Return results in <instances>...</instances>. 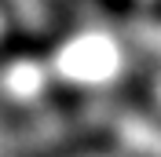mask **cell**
<instances>
[{
	"instance_id": "1",
	"label": "cell",
	"mask_w": 161,
	"mask_h": 157,
	"mask_svg": "<svg viewBox=\"0 0 161 157\" xmlns=\"http://www.w3.org/2000/svg\"><path fill=\"white\" fill-rule=\"evenodd\" d=\"M110 146V135H103V132H84V135H73L59 146L44 150V154H33V157H95L103 150Z\"/></svg>"
},
{
	"instance_id": "2",
	"label": "cell",
	"mask_w": 161,
	"mask_h": 157,
	"mask_svg": "<svg viewBox=\"0 0 161 157\" xmlns=\"http://www.w3.org/2000/svg\"><path fill=\"white\" fill-rule=\"evenodd\" d=\"M99 4L110 15H132V8H136V0H99Z\"/></svg>"
},
{
	"instance_id": "3",
	"label": "cell",
	"mask_w": 161,
	"mask_h": 157,
	"mask_svg": "<svg viewBox=\"0 0 161 157\" xmlns=\"http://www.w3.org/2000/svg\"><path fill=\"white\" fill-rule=\"evenodd\" d=\"M154 19H161V0H154Z\"/></svg>"
}]
</instances>
